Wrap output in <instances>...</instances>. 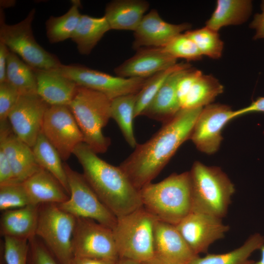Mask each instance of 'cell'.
I'll return each instance as SVG.
<instances>
[{
	"label": "cell",
	"instance_id": "obj_31",
	"mask_svg": "<svg viewBox=\"0 0 264 264\" xmlns=\"http://www.w3.org/2000/svg\"><path fill=\"white\" fill-rule=\"evenodd\" d=\"M80 0L71 1L69 10L59 17L51 16L45 22L47 38L54 44L71 38L79 22L82 14L79 11Z\"/></svg>",
	"mask_w": 264,
	"mask_h": 264
},
{
	"label": "cell",
	"instance_id": "obj_16",
	"mask_svg": "<svg viewBox=\"0 0 264 264\" xmlns=\"http://www.w3.org/2000/svg\"><path fill=\"white\" fill-rule=\"evenodd\" d=\"M223 89V85L214 76L204 74L199 70L191 67L177 84L180 108H203L211 104Z\"/></svg>",
	"mask_w": 264,
	"mask_h": 264
},
{
	"label": "cell",
	"instance_id": "obj_36",
	"mask_svg": "<svg viewBox=\"0 0 264 264\" xmlns=\"http://www.w3.org/2000/svg\"><path fill=\"white\" fill-rule=\"evenodd\" d=\"M161 48L176 59L195 61L201 60L203 56L195 43L184 33L177 35Z\"/></svg>",
	"mask_w": 264,
	"mask_h": 264
},
{
	"label": "cell",
	"instance_id": "obj_32",
	"mask_svg": "<svg viewBox=\"0 0 264 264\" xmlns=\"http://www.w3.org/2000/svg\"><path fill=\"white\" fill-rule=\"evenodd\" d=\"M6 76L7 82L13 85L21 95L37 94V80L33 68L10 51Z\"/></svg>",
	"mask_w": 264,
	"mask_h": 264
},
{
	"label": "cell",
	"instance_id": "obj_30",
	"mask_svg": "<svg viewBox=\"0 0 264 264\" xmlns=\"http://www.w3.org/2000/svg\"><path fill=\"white\" fill-rule=\"evenodd\" d=\"M136 94L115 98L111 100L110 106L111 118L117 123L126 141L133 149L138 144L133 126Z\"/></svg>",
	"mask_w": 264,
	"mask_h": 264
},
{
	"label": "cell",
	"instance_id": "obj_35",
	"mask_svg": "<svg viewBox=\"0 0 264 264\" xmlns=\"http://www.w3.org/2000/svg\"><path fill=\"white\" fill-rule=\"evenodd\" d=\"M33 204L22 183L0 185V210L22 208Z\"/></svg>",
	"mask_w": 264,
	"mask_h": 264
},
{
	"label": "cell",
	"instance_id": "obj_6",
	"mask_svg": "<svg viewBox=\"0 0 264 264\" xmlns=\"http://www.w3.org/2000/svg\"><path fill=\"white\" fill-rule=\"evenodd\" d=\"M158 219L143 206L117 218L112 229L119 258L139 264L154 257V233Z\"/></svg>",
	"mask_w": 264,
	"mask_h": 264
},
{
	"label": "cell",
	"instance_id": "obj_21",
	"mask_svg": "<svg viewBox=\"0 0 264 264\" xmlns=\"http://www.w3.org/2000/svg\"><path fill=\"white\" fill-rule=\"evenodd\" d=\"M191 67V64L186 63L172 73L142 115L163 124L173 118L181 110L177 93L178 82Z\"/></svg>",
	"mask_w": 264,
	"mask_h": 264
},
{
	"label": "cell",
	"instance_id": "obj_14",
	"mask_svg": "<svg viewBox=\"0 0 264 264\" xmlns=\"http://www.w3.org/2000/svg\"><path fill=\"white\" fill-rule=\"evenodd\" d=\"M175 226L197 255L206 253L210 245L223 239L230 228L221 218L194 212H191Z\"/></svg>",
	"mask_w": 264,
	"mask_h": 264
},
{
	"label": "cell",
	"instance_id": "obj_39",
	"mask_svg": "<svg viewBox=\"0 0 264 264\" xmlns=\"http://www.w3.org/2000/svg\"><path fill=\"white\" fill-rule=\"evenodd\" d=\"M27 264H58L45 244L38 241L36 236L29 241Z\"/></svg>",
	"mask_w": 264,
	"mask_h": 264
},
{
	"label": "cell",
	"instance_id": "obj_3",
	"mask_svg": "<svg viewBox=\"0 0 264 264\" xmlns=\"http://www.w3.org/2000/svg\"><path fill=\"white\" fill-rule=\"evenodd\" d=\"M139 192L142 206L159 220L175 225L191 212L189 171L171 174Z\"/></svg>",
	"mask_w": 264,
	"mask_h": 264
},
{
	"label": "cell",
	"instance_id": "obj_11",
	"mask_svg": "<svg viewBox=\"0 0 264 264\" xmlns=\"http://www.w3.org/2000/svg\"><path fill=\"white\" fill-rule=\"evenodd\" d=\"M55 70L78 86L100 92L110 100L137 93L148 79L114 76L78 64H62Z\"/></svg>",
	"mask_w": 264,
	"mask_h": 264
},
{
	"label": "cell",
	"instance_id": "obj_15",
	"mask_svg": "<svg viewBox=\"0 0 264 264\" xmlns=\"http://www.w3.org/2000/svg\"><path fill=\"white\" fill-rule=\"evenodd\" d=\"M49 105L38 94L21 95L8 118L15 134L32 148Z\"/></svg>",
	"mask_w": 264,
	"mask_h": 264
},
{
	"label": "cell",
	"instance_id": "obj_22",
	"mask_svg": "<svg viewBox=\"0 0 264 264\" xmlns=\"http://www.w3.org/2000/svg\"><path fill=\"white\" fill-rule=\"evenodd\" d=\"M37 80V94L49 106H68L78 86L55 69H34Z\"/></svg>",
	"mask_w": 264,
	"mask_h": 264
},
{
	"label": "cell",
	"instance_id": "obj_26",
	"mask_svg": "<svg viewBox=\"0 0 264 264\" xmlns=\"http://www.w3.org/2000/svg\"><path fill=\"white\" fill-rule=\"evenodd\" d=\"M252 11V3L249 0H218L205 26L219 32L224 26L240 25L247 21Z\"/></svg>",
	"mask_w": 264,
	"mask_h": 264
},
{
	"label": "cell",
	"instance_id": "obj_9",
	"mask_svg": "<svg viewBox=\"0 0 264 264\" xmlns=\"http://www.w3.org/2000/svg\"><path fill=\"white\" fill-rule=\"evenodd\" d=\"M69 189V198L58 204L64 211L76 217L89 218L113 229L117 218L100 200L83 174L64 163Z\"/></svg>",
	"mask_w": 264,
	"mask_h": 264
},
{
	"label": "cell",
	"instance_id": "obj_29",
	"mask_svg": "<svg viewBox=\"0 0 264 264\" xmlns=\"http://www.w3.org/2000/svg\"><path fill=\"white\" fill-rule=\"evenodd\" d=\"M32 149L38 165L53 175L69 195L67 176L62 159L42 132Z\"/></svg>",
	"mask_w": 264,
	"mask_h": 264
},
{
	"label": "cell",
	"instance_id": "obj_47",
	"mask_svg": "<svg viewBox=\"0 0 264 264\" xmlns=\"http://www.w3.org/2000/svg\"><path fill=\"white\" fill-rule=\"evenodd\" d=\"M117 264H140L139 263L126 259L119 258Z\"/></svg>",
	"mask_w": 264,
	"mask_h": 264
},
{
	"label": "cell",
	"instance_id": "obj_18",
	"mask_svg": "<svg viewBox=\"0 0 264 264\" xmlns=\"http://www.w3.org/2000/svg\"><path fill=\"white\" fill-rule=\"evenodd\" d=\"M191 25L184 22L172 24L164 21L155 9L145 15L134 31L132 47L136 50L143 47H163Z\"/></svg>",
	"mask_w": 264,
	"mask_h": 264
},
{
	"label": "cell",
	"instance_id": "obj_37",
	"mask_svg": "<svg viewBox=\"0 0 264 264\" xmlns=\"http://www.w3.org/2000/svg\"><path fill=\"white\" fill-rule=\"evenodd\" d=\"M29 241L11 237H4L3 259L6 264H27Z\"/></svg>",
	"mask_w": 264,
	"mask_h": 264
},
{
	"label": "cell",
	"instance_id": "obj_45",
	"mask_svg": "<svg viewBox=\"0 0 264 264\" xmlns=\"http://www.w3.org/2000/svg\"><path fill=\"white\" fill-rule=\"evenodd\" d=\"M261 252L260 259L256 262L252 261L249 264H264V244L259 249Z\"/></svg>",
	"mask_w": 264,
	"mask_h": 264
},
{
	"label": "cell",
	"instance_id": "obj_8",
	"mask_svg": "<svg viewBox=\"0 0 264 264\" xmlns=\"http://www.w3.org/2000/svg\"><path fill=\"white\" fill-rule=\"evenodd\" d=\"M76 220L58 204L39 205L36 236L42 239L59 264H67L73 257L72 238Z\"/></svg>",
	"mask_w": 264,
	"mask_h": 264
},
{
	"label": "cell",
	"instance_id": "obj_44",
	"mask_svg": "<svg viewBox=\"0 0 264 264\" xmlns=\"http://www.w3.org/2000/svg\"><path fill=\"white\" fill-rule=\"evenodd\" d=\"M117 261L104 259L73 257L67 264H117Z\"/></svg>",
	"mask_w": 264,
	"mask_h": 264
},
{
	"label": "cell",
	"instance_id": "obj_25",
	"mask_svg": "<svg viewBox=\"0 0 264 264\" xmlns=\"http://www.w3.org/2000/svg\"><path fill=\"white\" fill-rule=\"evenodd\" d=\"M149 7L144 0H115L106 5L105 17L111 29L134 31Z\"/></svg>",
	"mask_w": 264,
	"mask_h": 264
},
{
	"label": "cell",
	"instance_id": "obj_48",
	"mask_svg": "<svg viewBox=\"0 0 264 264\" xmlns=\"http://www.w3.org/2000/svg\"></svg>",
	"mask_w": 264,
	"mask_h": 264
},
{
	"label": "cell",
	"instance_id": "obj_28",
	"mask_svg": "<svg viewBox=\"0 0 264 264\" xmlns=\"http://www.w3.org/2000/svg\"><path fill=\"white\" fill-rule=\"evenodd\" d=\"M264 244V236L260 233L251 235L240 247L227 253L208 254L196 257L188 264H249L252 254Z\"/></svg>",
	"mask_w": 264,
	"mask_h": 264
},
{
	"label": "cell",
	"instance_id": "obj_10",
	"mask_svg": "<svg viewBox=\"0 0 264 264\" xmlns=\"http://www.w3.org/2000/svg\"><path fill=\"white\" fill-rule=\"evenodd\" d=\"M72 246L73 257L119 259L112 229L91 219L76 217Z\"/></svg>",
	"mask_w": 264,
	"mask_h": 264
},
{
	"label": "cell",
	"instance_id": "obj_5",
	"mask_svg": "<svg viewBox=\"0 0 264 264\" xmlns=\"http://www.w3.org/2000/svg\"><path fill=\"white\" fill-rule=\"evenodd\" d=\"M111 100L105 94L78 86L68 106L83 134L84 143L96 154L106 152L110 139L102 129L110 118Z\"/></svg>",
	"mask_w": 264,
	"mask_h": 264
},
{
	"label": "cell",
	"instance_id": "obj_42",
	"mask_svg": "<svg viewBox=\"0 0 264 264\" xmlns=\"http://www.w3.org/2000/svg\"><path fill=\"white\" fill-rule=\"evenodd\" d=\"M252 112H261L264 113V96L259 97L248 106L235 110V118Z\"/></svg>",
	"mask_w": 264,
	"mask_h": 264
},
{
	"label": "cell",
	"instance_id": "obj_20",
	"mask_svg": "<svg viewBox=\"0 0 264 264\" xmlns=\"http://www.w3.org/2000/svg\"><path fill=\"white\" fill-rule=\"evenodd\" d=\"M154 257L167 264H188L196 255L175 225L158 220L154 233Z\"/></svg>",
	"mask_w": 264,
	"mask_h": 264
},
{
	"label": "cell",
	"instance_id": "obj_43",
	"mask_svg": "<svg viewBox=\"0 0 264 264\" xmlns=\"http://www.w3.org/2000/svg\"><path fill=\"white\" fill-rule=\"evenodd\" d=\"M9 52L7 47L0 42V83L7 82V59Z\"/></svg>",
	"mask_w": 264,
	"mask_h": 264
},
{
	"label": "cell",
	"instance_id": "obj_23",
	"mask_svg": "<svg viewBox=\"0 0 264 264\" xmlns=\"http://www.w3.org/2000/svg\"><path fill=\"white\" fill-rule=\"evenodd\" d=\"M22 183L33 204H60L69 198V194L58 179L42 168Z\"/></svg>",
	"mask_w": 264,
	"mask_h": 264
},
{
	"label": "cell",
	"instance_id": "obj_46",
	"mask_svg": "<svg viewBox=\"0 0 264 264\" xmlns=\"http://www.w3.org/2000/svg\"><path fill=\"white\" fill-rule=\"evenodd\" d=\"M140 264H167L158 259L154 257L153 258L143 262Z\"/></svg>",
	"mask_w": 264,
	"mask_h": 264
},
{
	"label": "cell",
	"instance_id": "obj_12",
	"mask_svg": "<svg viewBox=\"0 0 264 264\" xmlns=\"http://www.w3.org/2000/svg\"><path fill=\"white\" fill-rule=\"evenodd\" d=\"M42 132L64 161L69 158L77 145L84 142L83 134L67 106H49Z\"/></svg>",
	"mask_w": 264,
	"mask_h": 264
},
{
	"label": "cell",
	"instance_id": "obj_41",
	"mask_svg": "<svg viewBox=\"0 0 264 264\" xmlns=\"http://www.w3.org/2000/svg\"><path fill=\"white\" fill-rule=\"evenodd\" d=\"M261 12L256 13L249 24V27L255 30L254 40L264 39V0L261 4Z\"/></svg>",
	"mask_w": 264,
	"mask_h": 264
},
{
	"label": "cell",
	"instance_id": "obj_2",
	"mask_svg": "<svg viewBox=\"0 0 264 264\" xmlns=\"http://www.w3.org/2000/svg\"><path fill=\"white\" fill-rule=\"evenodd\" d=\"M73 154L81 165L88 183L116 218L142 206L139 190L119 166L102 159L84 142L77 146Z\"/></svg>",
	"mask_w": 264,
	"mask_h": 264
},
{
	"label": "cell",
	"instance_id": "obj_40",
	"mask_svg": "<svg viewBox=\"0 0 264 264\" xmlns=\"http://www.w3.org/2000/svg\"><path fill=\"white\" fill-rule=\"evenodd\" d=\"M17 182L11 166L3 151L0 149V185Z\"/></svg>",
	"mask_w": 264,
	"mask_h": 264
},
{
	"label": "cell",
	"instance_id": "obj_7",
	"mask_svg": "<svg viewBox=\"0 0 264 264\" xmlns=\"http://www.w3.org/2000/svg\"><path fill=\"white\" fill-rule=\"evenodd\" d=\"M35 12V9H32L22 21L8 24L5 22L4 13L1 9L0 42L34 69H56L62 65L58 57L43 48L34 37L31 25Z\"/></svg>",
	"mask_w": 264,
	"mask_h": 264
},
{
	"label": "cell",
	"instance_id": "obj_4",
	"mask_svg": "<svg viewBox=\"0 0 264 264\" xmlns=\"http://www.w3.org/2000/svg\"><path fill=\"white\" fill-rule=\"evenodd\" d=\"M191 212L223 219L227 214L235 192L234 184L219 167L195 162L189 171Z\"/></svg>",
	"mask_w": 264,
	"mask_h": 264
},
{
	"label": "cell",
	"instance_id": "obj_13",
	"mask_svg": "<svg viewBox=\"0 0 264 264\" xmlns=\"http://www.w3.org/2000/svg\"><path fill=\"white\" fill-rule=\"evenodd\" d=\"M234 118L235 110L229 106L211 103L202 108L190 139L199 151L208 154H213L220 147L223 127Z\"/></svg>",
	"mask_w": 264,
	"mask_h": 264
},
{
	"label": "cell",
	"instance_id": "obj_33",
	"mask_svg": "<svg viewBox=\"0 0 264 264\" xmlns=\"http://www.w3.org/2000/svg\"><path fill=\"white\" fill-rule=\"evenodd\" d=\"M185 63H177L147 79L143 87L136 94L134 118L143 115L168 77L174 71L182 67Z\"/></svg>",
	"mask_w": 264,
	"mask_h": 264
},
{
	"label": "cell",
	"instance_id": "obj_34",
	"mask_svg": "<svg viewBox=\"0 0 264 264\" xmlns=\"http://www.w3.org/2000/svg\"><path fill=\"white\" fill-rule=\"evenodd\" d=\"M184 33L196 44L202 56L213 59L221 57L224 44L219 32L206 26L195 30H189Z\"/></svg>",
	"mask_w": 264,
	"mask_h": 264
},
{
	"label": "cell",
	"instance_id": "obj_19",
	"mask_svg": "<svg viewBox=\"0 0 264 264\" xmlns=\"http://www.w3.org/2000/svg\"><path fill=\"white\" fill-rule=\"evenodd\" d=\"M177 59L161 47H143L114 69L123 78H148L176 63Z\"/></svg>",
	"mask_w": 264,
	"mask_h": 264
},
{
	"label": "cell",
	"instance_id": "obj_38",
	"mask_svg": "<svg viewBox=\"0 0 264 264\" xmlns=\"http://www.w3.org/2000/svg\"><path fill=\"white\" fill-rule=\"evenodd\" d=\"M20 96L18 90L8 82L0 83V122L8 120Z\"/></svg>",
	"mask_w": 264,
	"mask_h": 264
},
{
	"label": "cell",
	"instance_id": "obj_24",
	"mask_svg": "<svg viewBox=\"0 0 264 264\" xmlns=\"http://www.w3.org/2000/svg\"><path fill=\"white\" fill-rule=\"evenodd\" d=\"M40 204L3 211L0 219V234L29 241L36 237Z\"/></svg>",
	"mask_w": 264,
	"mask_h": 264
},
{
	"label": "cell",
	"instance_id": "obj_27",
	"mask_svg": "<svg viewBox=\"0 0 264 264\" xmlns=\"http://www.w3.org/2000/svg\"><path fill=\"white\" fill-rule=\"evenodd\" d=\"M110 29L104 16L98 18L82 15L71 39L76 44L80 54L88 55L104 34Z\"/></svg>",
	"mask_w": 264,
	"mask_h": 264
},
{
	"label": "cell",
	"instance_id": "obj_17",
	"mask_svg": "<svg viewBox=\"0 0 264 264\" xmlns=\"http://www.w3.org/2000/svg\"><path fill=\"white\" fill-rule=\"evenodd\" d=\"M0 149L6 156L17 182H23L41 168L32 148L15 134L8 120L0 122Z\"/></svg>",
	"mask_w": 264,
	"mask_h": 264
},
{
	"label": "cell",
	"instance_id": "obj_1",
	"mask_svg": "<svg viewBox=\"0 0 264 264\" xmlns=\"http://www.w3.org/2000/svg\"><path fill=\"white\" fill-rule=\"evenodd\" d=\"M203 108L181 109L119 166L138 190L152 182L190 135Z\"/></svg>",
	"mask_w": 264,
	"mask_h": 264
}]
</instances>
